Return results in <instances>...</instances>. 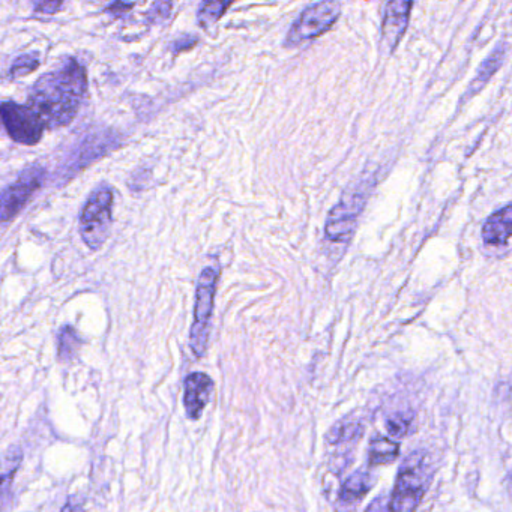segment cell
<instances>
[{
  "label": "cell",
  "mask_w": 512,
  "mask_h": 512,
  "mask_svg": "<svg viewBox=\"0 0 512 512\" xmlns=\"http://www.w3.org/2000/svg\"><path fill=\"white\" fill-rule=\"evenodd\" d=\"M88 94V74L77 59L43 74L29 92V107L50 130L67 127L76 118Z\"/></svg>",
  "instance_id": "obj_1"
},
{
  "label": "cell",
  "mask_w": 512,
  "mask_h": 512,
  "mask_svg": "<svg viewBox=\"0 0 512 512\" xmlns=\"http://www.w3.org/2000/svg\"><path fill=\"white\" fill-rule=\"evenodd\" d=\"M433 478L427 452H412L398 470L395 487L388 497L389 512H415Z\"/></svg>",
  "instance_id": "obj_2"
},
{
  "label": "cell",
  "mask_w": 512,
  "mask_h": 512,
  "mask_svg": "<svg viewBox=\"0 0 512 512\" xmlns=\"http://www.w3.org/2000/svg\"><path fill=\"white\" fill-rule=\"evenodd\" d=\"M115 193L107 184H100L86 200L80 214V236L92 251L100 250L109 238L112 227Z\"/></svg>",
  "instance_id": "obj_3"
},
{
  "label": "cell",
  "mask_w": 512,
  "mask_h": 512,
  "mask_svg": "<svg viewBox=\"0 0 512 512\" xmlns=\"http://www.w3.org/2000/svg\"><path fill=\"white\" fill-rule=\"evenodd\" d=\"M218 275L220 274L214 266H208L200 272L199 281H197L194 322L190 332L191 350L197 358L205 356L206 349H208Z\"/></svg>",
  "instance_id": "obj_4"
},
{
  "label": "cell",
  "mask_w": 512,
  "mask_h": 512,
  "mask_svg": "<svg viewBox=\"0 0 512 512\" xmlns=\"http://www.w3.org/2000/svg\"><path fill=\"white\" fill-rule=\"evenodd\" d=\"M340 14L341 5L338 2H319L310 5L293 23L284 46L295 47L320 37L335 25Z\"/></svg>",
  "instance_id": "obj_5"
},
{
  "label": "cell",
  "mask_w": 512,
  "mask_h": 512,
  "mask_svg": "<svg viewBox=\"0 0 512 512\" xmlns=\"http://www.w3.org/2000/svg\"><path fill=\"white\" fill-rule=\"evenodd\" d=\"M0 113L5 130L14 142L34 146L43 139L46 124L31 107L23 106L16 101H5L0 107Z\"/></svg>",
  "instance_id": "obj_6"
},
{
  "label": "cell",
  "mask_w": 512,
  "mask_h": 512,
  "mask_svg": "<svg viewBox=\"0 0 512 512\" xmlns=\"http://www.w3.org/2000/svg\"><path fill=\"white\" fill-rule=\"evenodd\" d=\"M47 172L40 164L28 167L20 173L19 179L2 193V223H8L17 217L20 211L28 205L35 193L43 187Z\"/></svg>",
  "instance_id": "obj_7"
},
{
  "label": "cell",
  "mask_w": 512,
  "mask_h": 512,
  "mask_svg": "<svg viewBox=\"0 0 512 512\" xmlns=\"http://www.w3.org/2000/svg\"><path fill=\"white\" fill-rule=\"evenodd\" d=\"M365 205L362 193H347L338 205L329 212L325 224V235L332 242H346L355 230L356 221Z\"/></svg>",
  "instance_id": "obj_8"
},
{
  "label": "cell",
  "mask_w": 512,
  "mask_h": 512,
  "mask_svg": "<svg viewBox=\"0 0 512 512\" xmlns=\"http://www.w3.org/2000/svg\"><path fill=\"white\" fill-rule=\"evenodd\" d=\"M214 391V380L208 374H188L184 380V407L187 418L197 421L202 418L203 410L208 406L209 398Z\"/></svg>",
  "instance_id": "obj_9"
},
{
  "label": "cell",
  "mask_w": 512,
  "mask_h": 512,
  "mask_svg": "<svg viewBox=\"0 0 512 512\" xmlns=\"http://www.w3.org/2000/svg\"><path fill=\"white\" fill-rule=\"evenodd\" d=\"M412 7V2H400V0L386 4L385 16H383L382 43L389 52L397 47L406 32Z\"/></svg>",
  "instance_id": "obj_10"
},
{
  "label": "cell",
  "mask_w": 512,
  "mask_h": 512,
  "mask_svg": "<svg viewBox=\"0 0 512 512\" xmlns=\"http://www.w3.org/2000/svg\"><path fill=\"white\" fill-rule=\"evenodd\" d=\"M512 236V205L494 212L482 226V239L488 245L506 244Z\"/></svg>",
  "instance_id": "obj_11"
},
{
  "label": "cell",
  "mask_w": 512,
  "mask_h": 512,
  "mask_svg": "<svg viewBox=\"0 0 512 512\" xmlns=\"http://www.w3.org/2000/svg\"><path fill=\"white\" fill-rule=\"evenodd\" d=\"M374 478L367 470H358L341 485L338 499L346 505L359 502L373 488Z\"/></svg>",
  "instance_id": "obj_12"
},
{
  "label": "cell",
  "mask_w": 512,
  "mask_h": 512,
  "mask_svg": "<svg viewBox=\"0 0 512 512\" xmlns=\"http://www.w3.org/2000/svg\"><path fill=\"white\" fill-rule=\"evenodd\" d=\"M400 455V445L389 437H374L368 448V463L370 466L388 464L397 460Z\"/></svg>",
  "instance_id": "obj_13"
},
{
  "label": "cell",
  "mask_w": 512,
  "mask_h": 512,
  "mask_svg": "<svg viewBox=\"0 0 512 512\" xmlns=\"http://www.w3.org/2000/svg\"><path fill=\"white\" fill-rule=\"evenodd\" d=\"M232 5V2H218V0L203 2L197 11V23L200 28L208 29L214 26Z\"/></svg>",
  "instance_id": "obj_14"
},
{
  "label": "cell",
  "mask_w": 512,
  "mask_h": 512,
  "mask_svg": "<svg viewBox=\"0 0 512 512\" xmlns=\"http://www.w3.org/2000/svg\"><path fill=\"white\" fill-rule=\"evenodd\" d=\"M82 346V338L73 326H64L59 332L58 355L59 361L70 362Z\"/></svg>",
  "instance_id": "obj_15"
},
{
  "label": "cell",
  "mask_w": 512,
  "mask_h": 512,
  "mask_svg": "<svg viewBox=\"0 0 512 512\" xmlns=\"http://www.w3.org/2000/svg\"><path fill=\"white\" fill-rule=\"evenodd\" d=\"M364 433V428L359 422H340L334 425L328 434V442L331 445H340V443L358 440Z\"/></svg>",
  "instance_id": "obj_16"
},
{
  "label": "cell",
  "mask_w": 512,
  "mask_h": 512,
  "mask_svg": "<svg viewBox=\"0 0 512 512\" xmlns=\"http://www.w3.org/2000/svg\"><path fill=\"white\" fill-rule=\"evenodd\" d=\"M413 413H394L386 419V430L394 439H401L412 431Z\"/></svg>",
  "instance_id": "obj_17"
},
{
  "label": "cell",
  "mask_w": 512,
  "mask_h": 512,
  "mask_svg": "<svg viewBox=\"0 0 512 512\" xmlns=\"http://www.w3.org/2000/svg\"><path fill=\"white\" fill-rule=\"evenodd\" d=\"M40 67V56L38 53H26V55L19 56L14 61L13 67L10 68V79L16 80L20 77L28 76L34 73Z\"/></svg>",
  "instance_id": "obj_18"
},
{
  "label": "cell",
  "mask_w": 512,
  "mask_h": 512,
  "mask_svg": "<svg viewBox=\"0 0 512 512\" xmlns=\"http://www.w3.org/2000/svg\"><path fill=\"white\" fill-rule=\"evenodd\" d=\"M503 58H505V46H497L496 50L482 62L478 70V79L476 83H484L493 76L494 71L502 65Z\"/></svg>",
  "instance_id": "obj_19"
},
{
  "label": "cell",
  "mask_w": 512,
  "mask_h": 512,
  "mask_svg": "<svg viewBox=\"0 0 512 512\" xmlns=\"http://www.w3.org/2000/svg\"><path fill=\"white\" fill-rule=\"evenodd\" d=\"M172 8L173 4H170V2H157V4L152 5L146 17L151 23L163 22L172 13Z\"/></svg>",
  "instance_id": "obj_20"
},
{
  "label": "cell",
  "mask_w": 512,
  "mask_h": 512,
  "mask_svg": "<svg viewBox=\"0 0 512 512\" xmlns=\"http://www.w3.org/2000/svg\"><path fill=\"white\" fill-rule=\"evenodd\" d=\"M134 7H136V5L127 4V2H115V4L109 5V7L106 8V13L116 17V19H124Z\"/></svg>",
  "instance_id": "obj_21"
},
{
  "label": "cell",
  "mask_w": 512,
  "mask_h": 512,
  "mask_svg": "<svg viewBox=\"0 0 512 512\" xmlns=\"http://www.w3.org/2000/svg\"><path fill=\"white\" fill-rule=\"evenodd\" d=\"M64 7V2H38L35 5V13L46 14V16H53Z\"/></svg>",
  "instance_id": "obj_22"
},
{
  "label": "cell",
  "mask_w": 512,
  "mask_h": 512,
  "mask_svg": "<svg viewBox=\"0 0 512 512\" xmlns=\"http://www.w3.org/2000/svg\"><path fill=\"white\" fill-rule=\"evenodd\" d=\"M196 44V38H191L187 35V37H181L179 40H176L175 43H173L172 49L175 53L184 52V50L193 49Z\"/></svg>",
  "instance_id": "obj_23"
},
{
  "label": "cell",
  "mask_w": 512,
  "mask_h": 512,
  "mask_svg": "<svg viewBox=\"0 0 512 512\" xmlns=\"http://www.w3.org/2000/svg\"><path fill=\"white\" fill-rule=\"evenodd\" d=\"M365 512H389L388 499L385 496L376 497Z\"/></svg>",
  "instance_id": "obj_24"
},
{
  "label": "cell",
  "mask_w": 512,
  "mask_h": 512,
  "mask_svg": "<svg viewBox=\"0 0 512 512\" xmlns=\"http://www.w3.org/2000/svg\"><path fill=\"white\" fill-rule=\"evenodd\" d=\"M61 512H85V508H83V499L71 496L70 499H68V502L65 503Z\"/></svg>",
  "instance_id": "obj_25"
}]
</instances>
